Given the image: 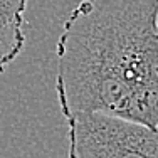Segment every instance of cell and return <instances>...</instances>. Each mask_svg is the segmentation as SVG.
I'll return each instance as SVG.
<instances>
[{
  "label": "cell",
  "instance_id": "6da1fadb",
  "mask_svg": "<svg viewBox=\"0 0 158 158\" xmlns=\"http://www.w3.org/2000/svg\"><path fill=\"white\" fill-rule=\"evenodd\" d=\"M158 0H81L57 40L66 118L106 113L158 126Z\"/></svg>",
  "mask_w": 158,
  "mask_h": 158
},
{
  "label": "cell",
  "instance_id": "7a4b0ae2",
  "mask_svg": "<svg viewBox=\"0 0 158 158\" xmlns=\"http://www.w3.org/2000/svg\"><path fill=\"white\" fill-rule=\"evenodd\" d=\"M69 158H158V126L106 113L67 118Z\"/></svg>",
  "mask_w": 158,
  "mask_h": 158
},
{
  "label": "cell",
  "instance_id": "3957f363",
  "mask_svg": "<svg viewBox=\"0 0 158 158\" xmlns=\"http://www.w3.org/2000/svg\"><path fill=\"white\" fill-rule=\"evenodd\" d=\"M29 0H0V74L25 46L24 15Z\"/></svg>",
  "mask_w": 158,
  "mask_h": 158
},
{
  "label": "cell",
  "instance_id": "277c9868",
  "mask_svg": "<svg viewBox=\"0 0 158 158\" xmlns=\"http://www.w3.org/2000/svg\"><path fill=\"white\" fill-rule=\"evenodd\" d=\"M156 29H158V12H156Z\"/></svg>",
  "mask_w": 158,
  "mask_h": 158
}]
</instances>
